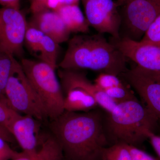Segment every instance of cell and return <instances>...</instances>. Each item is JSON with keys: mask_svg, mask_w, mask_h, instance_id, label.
Wrapping results in <instances>:
<instances>
[{"mask_svg": "<svg viewBox=\"0 0 160 160\" xmlns=\"http://www.w3.org/2000/svg\"><path fill=\"white\" fill-rule=\"evenodd\" d=\"M127 59L103 34L76 35L70 39L60 69H89L119 76L127 70Z\"/></svg>", "mask_w": 160, "mask_h": 160, "instance_id": "obj_2", "label": "cell"}, {"mask_svg": "<svg viewBox=\"0 0 160 160\" xmlns=\"http://www.w3.org/2000/svg\"><path fill=\"white\" fill-rule=\"evenodd\" d=\"M148 139H149L152 148L160 159V136L150 132L148 134Z\"/></svg>", "mask_w": 160, "mask_h": 160, "instance_id": "obj_28", "label": "cell"}, {"mask_svg": "<svg viewBox=\"0 0 160 160\" xmlns=\"http://www.w3.org/2000/svg\"><path fill=\"white\" fill-rule=\"evenodd\" d=\"M123 5L120 38L140 41L160 15V0H126Z\"/></svg>", "mask_w": 160, "mask_h": 160, "instance_id": "obj_6", "label": "cell"}, {"mask_svg": "<svg viewBox=\"0 0 160 160\" xmlns=\"http://www.w3.org/2000/svg\"><path fill=\"white\" fill-rule=\"evenodd\" d=\"M19 152L13 150L6 140L0 137V160H12Z\"/></svg>", "mask_w": 160, "mask_h": 160, "instance_id": "obj_24", "label": "cell"}, {"mask_svg": "<svg viewBox=\"0 0 160 160\" xmlns=\"http://www.w3.org/2000/svg\"><path fill=\"white\" fill-rule=\"evenodd\" d=\"M126 0H118L117 2L118 5H119V6H121V5H122L124 4V3L126 2Z\"/></svg>", "mask_w": 160, "mask_h": 160, "instance_id": "obj_32", "label": "cell"}, {"mask_svg": "<svg viewBox=\"0 0 160 160\" xmlns=\"http://www.w3.org/2000/svg\"><path fill=\"white\" fill-rule=\"evenodd\" d=\"M80 0H48L46 4V9L56 11L64 5L79 4Z\"/></svg>", "mask_w": 160, "mask_h": 160, "instance_id": "obj_26", "label": "cell"}, {"mask_svg": "<svg viewBox=\"0 0 160 160\" xmlns=\"http://www.w3.org/2000/svg\"><path fill=\"white\" fill-rule=\"evenodd\" d=\"M25 44L30 53L39 61L56 69L59 44L53 39L28 23Z\"/></svg>", "mask_w": 160, "mask_h": 160, "instance_id": "obj_12", "label": "cell"}, {"mask_svg": "<svg viewBox=\"0 0 160 160\" xmlns=\"http://www.w3.org/2000/svg\"><path fill=\"white\" fill-rule=\"evenodd\" d=\"M5 95L7 106L18 113L31 116L40 121L49 118L42 102L16 59Z\"/></svg>", "mask_w": 160, "mask_h": 160, "instance_id": "obj_5", "label": "cell"}, {"mask_svg": "<svg viewBox=\"0 0 160 160\" xmlns=\"http://www.w3.org/2000/svg\"><path fill=\"white\" fill-rule=\"evenodd\" d=\"M48 0H32L30 2V10L32 14L46 9Z\"/></svg>", "mask_w": 160, "mask_h": 160, "instance_id": "obj_27", "label": "cell"}, {"mask_svg": "<svg viewBox=\"0 0 160 160\" xmlns=\"http://www.w3.org/2000/svg\"><path fill=\"white\" fill-rule=\"evenodd\" d=\"M31 85L46 108L51 120L64 112V99L56 69L39 60L23 58L20 63Z\"/></svg>", "mask_w": 160, "mask_h": 160, "instance_id": "obj_4", "label": "cell"}, {"mask_svg": "<svg viewBox=\"0 0 160 160\" xmlns=\"http://www.w3.org/2000/svg\"><path fill=\"white\" fill-rule=\"evenodd\" d=\"M141 41L160 47V15L151 24Z\"/></svg>", "mask_w": 160, "mask_h": 160, "instance_id": "obj_23", "label": "cell"}, {"mask_svg": "<svg viewBox=\"0 0 160 160\" xmlns=\"http://www.w3.org/2000/svg\"><path fill=\"white\" fill-rule=\"evenodd\" d=\"M20 115L0 101V126L10 132L12 124Z\"/></svg>", "mask_w": 160, "mask_h": 160, "instance_id": "obj_22", "label": "cell"}, {"mask_svg": "<svg viewBox=\"0 0 160 160\" xmlns=\"http://www.w3.org/2000/svg\"><path fill=\"white\" fill-rule=\"evenodd\" d=\"M29 24L53 39L59 44L69 40L70 32L57 12L44 9L32 14Z\"/></svg>", "mask_w": 160, "mask_h": 160, "instance_id": "obj_13", "label": "cell"}, {"mask_svg": "<svg viewBox=\"0 0 160 160\" xmlns=\"http://www.w3.org/2000/svg\"><path fill=\"white\" fill-rule=\"evenodd\" d=\"M28 25L20 9L0 8V50L14 57L21 56Z\"/></svg>", "mask_w": 160, "mask_h": 160, "instance_id": "obj_7", "label": "cell"}, {"mask_svg": "<svg viewBox=\"0 0 160 160\" xmlns=\"http://www.w3.org/2000/svg\"><path fill=\"white\" fill-rule=\"evenodd\" d=\"M36 157L37 160H64L62 148L51 132H43Z\"/></svg>", "mask_w": 160, "mask_h": 160, "instance_id": "obj_17", "label": "cell"}, {"mask_svg": "<svg viewBox=\"0 0 160 160\" xmlns=\"http://www.w3.org/2000/svg\"><path fill=\"white\" fill-rule=\"evenodd\" d=\"M119 77L131 86L160 123V73L136 66Z\"/></svg>", "mask_w": 160, "mask_h": 160, "instance_id": "obj_8", "label": "cell"}, {"mask_svg": "<svg viewBox=\"0 0 160 160\" xmlns=\"http://www.w3.org/2000/svg\"><path fill=\"white\" fill-rule=\"evenodd\" d=\"M60 79L64 96L65 111L87 112L99 106L94 98L85 89L67 80Z\"/></svg>", "mask_w": 160, "mask_h": 160, "instance_id": "obj_15", "label": "cell"}, {"mask_svg": "<svg viewBox=\"0 0 160 160\" xmlns=\"http://www.w3.org/2000/svg\"><path fill=\"white\" fill-rule=\"evenodd\" d=\"M55 11L57 12L70 33L85 34L89 32L90 26L79 4L64 5Z\"/></svg>", "mask_w": 160, "mask_h": 160, "instance_id": "obj_16", "label": "cell"}, {"mask_svg": "<svg viewBox=\"0 0 160 160\" xmlns=\"http://www.w3.org/2000/svg\"><path fill=\"white\" fill-rule=\"evenodd\" d=\"M105 113L64 111L51 120L49 128L62 150L64 160H101L109 146L104 129Z\"/></svg>", "mask_w": 160, "mask_h": 160, "instance_id": "obj_1", "label": "cell"}, {"mask_svg": "<svg viewBox=\"0 0 160 160\" xmlns=\"http://www.w3.org/2000/svg\"><path fill=\"white\" fill-rule=\"evenodd\" d=\"M12 160H35L33 158L30 157L24 152H19L18 155Z\"/></svg>", "mask_w": 160, "mask_h": 160, "instance_id": "obj_31", "label": "cell"}, {"mask_svg": "<svg viewBox=\"0 0 160 160\" xmlns=\"http://www.w3.org/2000/svg\"><path fill=\"white\" fill-rule=\"evenodd\" d=\"M94 83L103 90L125 84V82L119 77L105 72H101L95 80Z\"/></svg>", "mask_w": 160, "mask_h": 160, "instance_id": "obj_21", "label": "cell"}, {"mask_svg": "<svg viewBox=\"0 0 160 160\" xmlns=\"http://www.w3.org/2000/svg\"><path fill=\"white\" fill-rule=\"evenodd\" d=\"M0 137L3 138L9 143H13L15 139L8 130L0 126Z\"/></svg>", "mask_w": 160, "mask_h": 160, "instance_id": "obj_30", "label": "cell"}, {"mask_svg": "<svg viewBox=\"0 0 160 160\" xmlns=\"http://www.w3.org/2000/svg\"><path fill=\"white\" fill-rule=\"evenodd\" d=\"M127 85L125 84L122 86L112 87L104 91L118 104L130 100L138 99L133 92Z\"/></svg>", "mask_w": 160, "mask_h": 160, "instance_id": "obj_20", "label": "cell"}, {"mask_svg": "<svg viewBox=\"0 0 160 160\" xmlns=\"http://www.w3.org/2000/svg\"><path fill=\"white\" fill-rule=\"evenodd\" d=\"M158 120L138 99L118 103L104 114V125L109 146L126 144L139 148L149 132H154Z\"/></svg>", "mask_w": 160, "mask_h": 160, "instance_id": "obj_3", "label": "cell"}, {"mask_svg": "<svg viewBox=\"0 0 160 160\" xmlns=\"http://www.w3.org/2000/svg\"><path fill=\"white\" fill-rule=\"evenodd\" d=\"M2 7L20 9V0H0Z\"/></svg>", "mask_w": 160, "mask_h": 160, "instance_id": "obj_29", "label": "cell"}, {"mask_svg": "<svg viewBox=\"0 0 160 160\" xmlns=\"http://www.w3.org/2000/svg\"><path fill=\"white\" fill-rule=\"evenodd\" d=\"M58 75L60 78L67 80L86 90L105 112H110L118 104L104 90L89 81L85 73L78 70L60 69L58 71Z\"/></svg>", "mask_w": 160, "mask_h": 160, "instance_id": "obj_14", "label": "cell"}, {"mask_svg": "<svg viewBox=\"0 0 160 160\" xmlns=\"http://www.w3.org/2000/svg\"><path fill=\"white\" fill-rule=\"evenodd\" d=\"M89 26L98 33H108L112 38H120L121 13L119 5L113 0H82Z\"/></svg>", "mask_w": 160, "mask_h": 160, "instance_id": "obj_9", "label": "cell"}, {"mask_svg": "<svg viewBox=\"0 0 160 160\" xmlns=\"http://www.w3.org/2000/svg\"><path fill=\"white\" fill-rule=\"evenodd\" d=\"M127 146L130 152L132 160H160V159L153 157L137 147L128 145Z\"/></svg>", "mask_w": 160, "mask_h": 160, "instance_id": "obj_25", "label": "cell"}, {"mask_svg": "<svg viewBox=\"0 0 160 160\" xmlns=\"http://www.w3.org/2000/svg\"><path fill=\"white\" fill-rule=\"evenodd\" d=\"M15 59V58L13 56L0 50V101L7 106L5 95V88Z\"/></svg>", "mask_w": 160, "mask_h": 160, "instance_id": "obj_18", "label": "cell"}, {"mask_svg": "<svg viewBox=\"0 0 160 160\" xmlns=\"http://www.w3.org/2000/svg\"><path fill=\"white\" fill-rule=\"evenodd\" d=\"M10 132L23 152L37 160V152L43 132L40 121L31 116L20 115L12 124Z\"/></svg>", "mask_w": 160, "mask_h": 160, "instance_id": "obj_11", "label": "cell"}, {"mask_svg": "<svg viewBox=\"0 0 160 160\" xmlns=\"http://www.w3.org/2000/svg\"><path fill=\"white\" fill-rule=\"evenodd\" d=\"M29 2H31V1H32V0H29Z\"/></svg>", "mask_w": 160, "mask_h": 160, "instance_id": "obj_33", "label": "cell"}, {"mask_svg": "<svg viewBox=\"0 0 160 160\" xmlns=\"http://www.w3.org/2000/svg\"><path fill=\"white\" fill-rule=\"evenodd\" d=\"M110 42L127 59L143 69L160 73V47L126 38H112Z\"/></svg>", "mask_w": 160, "mask_h": 160, "instance_id": "obj_10", "label": "cell"}, {"mask_svg": "<svg viewBox=\"0 0 160 160\" xmlns=\"http://www.w3.org/2000/svg\"><path fill=\"white\" fill-rule=\"evenodd\" d=\"M101 160H132L126 144H117L106 147L103 150Z\"/></svg>", "mask_w": 160, "mask_h": 160, "instance_id": "obj_19", "label": "cell"}]
</instances>
